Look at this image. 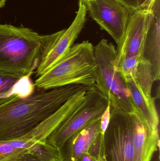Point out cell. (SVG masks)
<instances>
[{"label": "cell", "mask_w": 160, "mask_h": 161, "mask_svg": "<svg viewBox=\"0 0 160 161\" xmlns=\"http://www.w3.org/2000/svg\"><path fill=\"white\" fill-rule=\"evenodd\" d=\"M86 86L71 85L49 90L36 89L33 94L0 106V142L27 133Z\"/></svg>", "instance_id": "6da1fadb"}, {"label": "cell", "mask_w": 160, "mask_h": 161, "mask_svg": "<svg viewBox=\"0 0 160 161\" xmlns=\"http://www.w3.org/2000/svg\"><path fill=\"white\" fill-rule=\"evenodd\" d=\"M65 30L41 35L23 26L0 24V70L32 76Z\"/></svg>", "instance_id": "7a4b0ae2"}, {"label": "cell", "mask_w": 160, "mask_h": 161, "mask_svg": "<svg viewBox=\"0 0 160 161\" xmlns=\"http://www.w3.org/2000/svg\"><path fill=\"white\" fill-rule=\"evenodd\" d=\"M96 64L94 46L88 41L73 44L47 71L35 80L38 90H49L67 85L94 87Z\"/></svg>", "instance_id": "3957f363"}, {"label": "cell", "mask_w": 160, "mask_h": 161, "mask_svg": "<svg viewBox=\"0 0 160 161\" xmlns=\"http://www.w3.org/2000/svg\"><path fill=\"white\" fill-rule=\"evenodd\" d=\"M94 53L96 64L95 87L110 108L132 112L129 91L116 67V48L109 41L102 39L94 46Z\"/></svg>", "instance_id": "277c9868"}, {"label": "cell", "mask_w": 160, "mask_h": 161, "mask_svg": "<svg viewBox=\"0 0 160 161\" xmlns=\"http://www.w3.org/2000/svg\"><path fill=\"white\" fill-rule=\"evenodd\" d=\"M111 116L103 133L106 161H136L134 145L135 113L110 108Z\"/></svg>", "instance_id": "5b68a950"}, {"label": "cell", "mask_w": 160, "mask_h": 161, "mask_svg": "<svg viewBox=\"0 0 160 161\" xmlns=\"http://www.w3.org/2000/svg\"><path fill=\"white\" fill-rule=\"evenodd\" d=\"M108 104L97 89L92 87L87 92L86 99L80 108L54 131L46 142L59 149L73 134L100 118Z\"/></svg>", "instance_id": "8992f818"}, {"label": "cell", "mask_w": 160, "mask_h": 161, "mask_svg": "<svg viewBox=\"0 0 160 161\" xmlns=\"http://www.w3.org/2000/svg\"><path fill=\"white\" fill-rule=\"evenodd\" d=\"M85 87L77 92L56 111L24 135L16 139L5 141L10 145L28 153V148L34 144L46 141L65 120L75 113L84 103L88 90Z\"/></svg>", "instance_id": "52a82bcc"}, {"label": "cell", "mask_w": 160, "mask_h": 161, "mask_svg": "<svg viewBox=\"0 0 160 161\" xmlns=\"http://www.w3.org/2000/svg\"><path fill=\"white\" fill-rule=\"evenodd\" d=\"M87 8L92 19L118 46L125 35L130 11L115 0H95Z\"/></svg>", "instance_id": "ba28073f"}, {"label": "cell", "mask_w": 160, "mask_h": 161, "mask_svg": "<svg viewBox=\"0 0 160 161\" xmlns=\"http://www.w3.org/2000/svg\"><path fill=\"white\" fill-rule=\"evenodd\" d=\"M150 8L130 12L126 29L121 43L116 48V59L142 57Z\"/></svg>", "instance_id": "9c48e42d"}, {"label": "cell", "mask_w": 160, "mask_h": 161, "mask_svg": "<svg viewBox=\"0 0 160 161\" xmlns=\"http://www.w3.org/2000/svg\"><path fill=\"white\" fill-rule=\"evenodd\" d=\"M87 8L82 0H79V9L76 16L67 29H65L56 43L48 53L35 72L36 77L43 74L57 62L74 44L84 27Z\"/></svg>", "instance_id": "30bf717a"}, {"label": "cell", "mask_w": 160, "mask_h": 161, "mask_svg": "<svg viewBox=\"0 0 160 161\" xmlns=\"http://www.w3.org/2000/svg\"><path fill=\"white\" fill-rule=\"evenodd\" d=\"M142 57L150 63L154 82L160 78V0L150 6Z\"/></svg>", "instance_id": "8fae6325"}, {"label": "cell", "mask_w": 160, "mask_h": 161, "mask_svg": "<svg viewBox=\"0 0 160 161\" xmlns=\"http://www.w3.org/2000/svg\"><path fill=\"white\" fill-rule=\"evenodd\" d=\"M101 132L103 131L101 117L73 134L58 149L61 161H75L87 153L97 136Z\"/></svg>", "instance_id": "7c38bea8"}, {"label": "cell", "mask_w": 160, "mask_h": 161, "mask_svg": "<svg viewBox=\"0 0 160 161\" xmlns=\"http://www.w3.org/2000/svg\"><path fill=\"white\" fill-rule=\"evenodd\" d=\"M31 76L0 70V106L17 98H24L36 90Z\"/></svg>", "instance_id": "4fadbf2b"}, {"label": "cell", "mask_w": 160, "mask_h": 161, "mask_svg": "<svg viewBox=\"0 0 160 161\" xmlns=\"http://www.w3.org/2000/svg\"><path fill=\"white\" fill-rule=\"evenodd\" d=\"M133 112L151 128L159 130V117L154 97L148 99L140 92L133 81L126 82Z\"/></svg>", "instance_id": "5bb4252c"}, {"label": "cell", "mask_w": 160, "mask_h": 161, "mask_svg": "<svg viewBox=\"0 0 160 161\" xmlns=\"http://www.w3.org/2000/svg\"><path fill=\"white\" fill-rule=\"evenodd\" d=\"M132 81L145 97L148 99L153 98L152 90L154 81L151 66L149 62L142 57L139 58Z\"/></svg>", "instance_id": "9a60e30c"}, {"label": "cell", "mask_w": 160, "mask_h": 161, "mask_svg": "<svg viewBox=\"0 0 160 161\" xmlns=\"http://www.w3.org/2000/svg\"><path fill=\"white\" fill-rule=\"evenodd\" d=\"M42 161H62L57 148L46 141L38 142L28 148V153Z\"/></svg>", "instance_id": "2e32d148"}, {"label": "cell", "mask_w": 160, "mask_h": 161, "mask_svg": "<svg viewBox=\"0 0 160 161\" xmlns=\"http://www.w3.org/2000/svg\"><path fill=\"white\" fill-rule=\"evenodd\" d=\"M26 154L7 142H0V161H11Z\"/></svg>", "instance_id": "e0dca14e"}, {"label": "cell", "mask_w": 160, "mask_h": 161, "mask_svg": "<svg viewBox=\"0 0 160 161\" xmlns=\"http://www.w3.org/2000/svg\"><path fill=\"white\" fill-rule=\"evenodd\" d=\"M87 153L95 160L104 158L103 132H100L97 136Z\"/></svg>", "instance_id": "ac0fdd59"}, {"label": "cell", "mask_w": 160, "mask_h": 161, "mask_svg": "<svg viewBox=\"0 0 160 161\" xmlns=\"http://www.w3.org/2000/svg\"><path fill=\"white\" fill-rule=\"evenodd\" d=\"M126 7L130 11H134L139 8L138 0H115Z\"/></svg>", "instance_id": "d6986e66"}, {"label": "cell", "mask_w": 160, "mask_h": 161, "mask_svg": "<svg viewBox=\"0 0 160 161\" xmlns=\"http://www.w3.org/2000/svg\"><path fill=\"white\" fill-rule=\"evenodd\" d=\"M110 109H111L110 105L109 103L107 108L106 109L101 117V127H102V131H103V132L105 131V129L109 124V121H110V116H111Z\"/></svg>", "instance_id": "ffe728a7"}, {"label": "cell", "mask_w": 160, "mask_h": 161, "mask_svg": "<svg viewBox=\"0 0 160 161\" xmlns=\"http://www.w3.org/2000/svg\"><path fill=\"white\" fill-rule=\"evenodd\" d=\"M11 161H42L29 153H26L21 157Z\"/></svg>", "instance_id": "44dd1931"}, {"label": "cell", "mask_w": 160, "mask_h": 161, "mask_svg": "<svg viewBox=\"0 0 160 161\" xmlns=\"http://www.w3.org/2000/svg\"><path fill=\"white\" fill-rule=\"evenodd\" d=\"M154 0H138L139 8L143 9L150 8Z\"/></svg>", "instance_id": "7402d4cb"}, {"label": "cell", "mask_w": 160, "mask_h": 161, "mask_svg": "<svg viewBox=\"0 0 160 161\" xmlns=\"http://www.w3.org/2000/svg\"><path fill=\"white\" fill-rule=\"evenodd\" d=\"M75 161H95L88 153H85L79 157Z\"/></svg>", "instance_id": "603a6c76"}, {"label": "cell", "mask_w": 160, "mask_h": 161, "mask_svg": "<svg viewBox=\"0 0 160 161\" xmlns=\"http://www.w3.org/2000/svg\"><path fill=\"white\" fill-rule=\"evenodd\" d=\"M82 1L85 4L86 7H87L88 6H89V5L91 3H93V2H94L95 0H82Z\"/></svg>", "instance_id": "cb8c5ba5"}, {"label": "cell", "mask_w": 160, "mask_h": 161, "mask_svg": "<svg viewBox=\"0 0 160 161\" xmlns=\"http://www.w3.org/2000/svg\"><path fill=\"white\" fill-rule=\"evenodd\" d=\"M6 1V0H0V8H2L5 5Z\"/></svg>", "instance_id": "d4e9b609"}, {"label": "cell", "mask_w": 160, "mask_h": 161, "mask_svg": "<svg viewBox=\"0 0 160 161\" xmlns=\"http://www.w3.org/2000/svg\"><path fill=\"white\" fill-rule=\"evenodd\" d=\"M95 161H106V160H105V158H101L99 159L98 160H95Z\"/></svg>", "instance_id": "484cf974"}]
</instances>
